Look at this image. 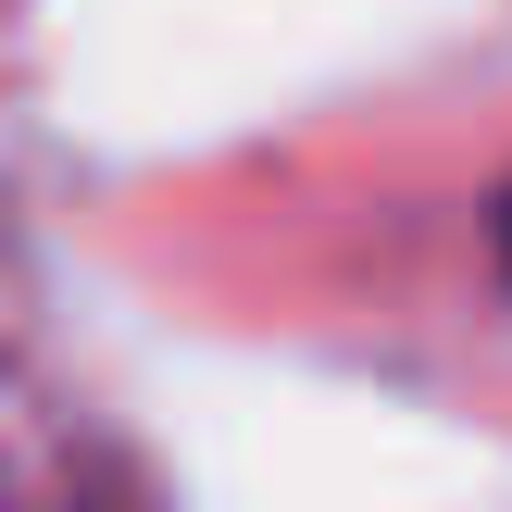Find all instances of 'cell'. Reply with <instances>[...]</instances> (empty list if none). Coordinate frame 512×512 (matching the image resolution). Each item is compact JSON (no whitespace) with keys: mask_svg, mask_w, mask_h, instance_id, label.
Listing matches in <instances>:
<instances>
[{"mask_svg":"<svg viewBox=\"0 0 512 512\" xmlns=\"http://www.w3.org/2000/svg\"><path fill=\"white\" fill-rule=\"evenodd\" d=\"M500 263H512V213H500Z\"/></svg>","mask_w":512,"mask_h":512,"instance_id":"6da1fadb","label":"cell"}]
</instances>
